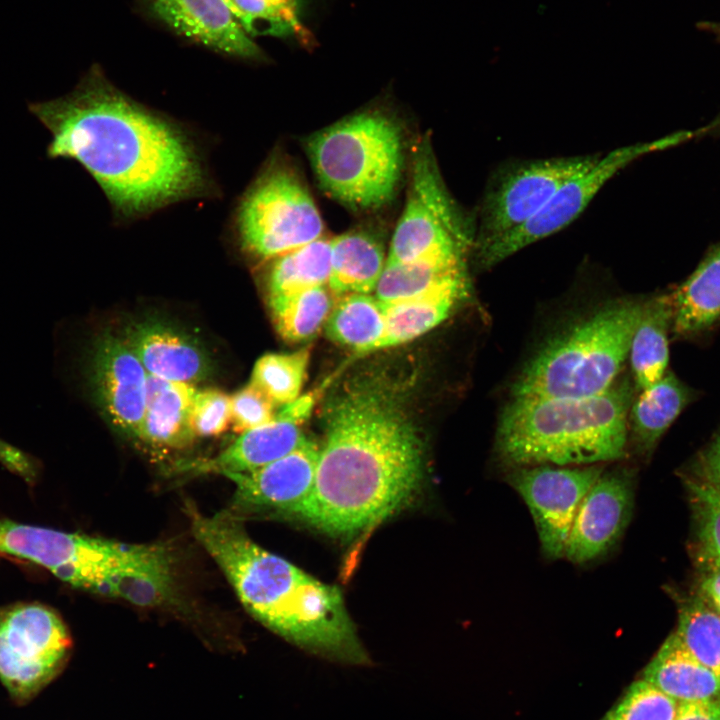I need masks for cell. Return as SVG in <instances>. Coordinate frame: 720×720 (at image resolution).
<instances>
[{"mask_svg": "<svg viewBox=\"0 0 720 720\" xmlns=\"http://www.w3.org/2000/svg\"><path fill=\"white\" fill-rule=\"evenodd\" d=\"M27 107L51 134L47 157L81 165L123 219L213 192L190 135L114 86L98 65L68 94Z\"/></svg>", "mask_w": 720, "mask_h": 720, "instance_id": "obj_1", "label": "cell"}, {"mask_svg": "<svg viewBox=\"0 0 720 720\" xmlns=\"http://www.w3.org/2000/svg\"><path fill=\"white\" fill-rule=\"evenodd\" d=\"M310 494L292 513L319 531L350 539L411 503L425 479L415 426L386 391L357 385L324 414Z\"/></svg>", "mask_w": 720, "mask_h": 720, "instance_id": "obj_2", "label": "cell"}, {"mask_svg": "<svg viewBox=\"0 0 720 720\" xmlns=\"http://www.w3.org/2000/svg\"><path fill=\"white\" fill-rule=\"evenodd\" d=\"M186 512L194 537L259 622L321 658L353 666L371 663L337 586L262 548L242 521L224 511L207 516L188 504Z\"/></svg>", "mask_w": 720, "mask_h": 720, "instance_id": "obj_3", "label": "cell"}, {"mask_svg": "<svg viewBox=\"0 0 720 720\" xmlns=\"http://www.w3.org/2000/svg\"><path fill=\"white\" fill-rule=\"evenodd\" d=\"M0 555L34 563L59 580L140 607L178 603L176 559L166 544H134L0 520Z\"/></svg>", "mask_w": 720, "mask_h": 720, "instance_id": "obj_4", "label": "cell"}, {"mask_svg": "<svg viewBox=\"0 0 720 720\" xmlns=\"http://www.w3.org/2000/svg\"><path fill=\"white\" fill-rule=\"evenodd\" d=\"M633 384L627 377L583 397H512L496 432L498 458L512 468L601 464L625 456Z\"/></svg>", "mask_w": 720, "mask_h": 720, "instance_id": "obj_5", "label": "cell"}, {"mask_svg": "<svg viewBox=\"0 0 720 720\" xmlns=\"http://www.w3.org/2000/svg\"><path fill=\"white\" fill-rule=\"evenodd\" d=\"M643 302L607 301L543 344L513 382L512 397H583L607 390L629 356Z\"/></svg>", "mask_w": 720, "mask_h": 720, "instance_id": "obj_6", "label": "cell"}, {"mask_svg": "<svg viewBox=\"0 0 720 720\" xmlns=\"http://www.w3.org/2000/svg\"><path fill=\"white\" fill-rule=\"evenodd\" d=\"M304 146L319 186L343 206L371 212L395 196L405 139L391 114L378 109L351 114L313 133Z\"/></svg>", "mask_w": 720, "mask_h": 720, "instance_id": "obj_7", "label": "cell"}, {"mask_svg": "<svg viewBox=\"0 0 720 720\" xmlns=\"http://www.w3.org/2000/svg\"><path fill=\"white\" fill-rule=\"evenodd\" d=\"M405 204L393 230L387 261L466 264L476 229L448 192L428 139L413 149Z\"/></svg>", "mask_w": 720, "mask_h": 720, "instance_id": "obj_8", "label": "cell"}, {"mask_svg": "<svg viewBox=\"0 0 720 720\" xmlns=\"http://www.w3.org/2000/svg\"><path fill=\"white\" fill-rule=\"evenodd\" d=\"M233 232L244 253L271 260L324 236V222L296 168L273 156L242 195Z\"/></svg>", "mask_w": 720, "mask_h": 720, "instance_id": "obj_9", "label": "cell"}, {"mask_svg": "<svg viewBox=\"0 0 720 720\" xmlns=\"http://www.w3.org/2000/svg\"><path fill=\"white\" fill-rule=\"evenodd\" d=\"M695 134L681 131L599 155L590 166L568 178L544 207L521 227L475 247L477 264L483 269H490L526 246L563 229L581 214L605 183L628 164L648 153L686 141Z\"/></svg>", "mask_w": 720, "mask_h": 720, "instance_id": "obj_10", "label": "cell"}, {"mask_svg": "<svg viewBox=\"0 0 720 720\" xmlns=\"http://www.w3.org/2000/svg\"><path fill=\"white\" fill-rule=\"evenodd\" d=\"M71 639L61 617L40 603L0 608V680L16 698L32 696L63 664Z\"/></svg>", "mask_w": 720, "mask_h": 720, "instance_id": "obj_11", "label": "cell"}, {"mask_svg": "<svg viewBox=\"0 0 720 720\" xmlns=\"http://www.w3.org/2000/svg\"><path fill=\"white\" fill-rule=\"evenodd\" d=\"M598 157L597 154L536 159L500 168L491 178L479 209L474 248L521 227L568 178Z\"/></svg>", "mask_w": 720, "mask_h": 720, "instance_id": "obj_12", "label": "cell"}, {"mask_svg": "<svg viewBox=\"0 0 720 720\" xmlns=\"http://www.w3.org/2000/svg\"><path fill=\"white\" fill-rule=\"evenodd\" d=\"M603 471L600 464L565 468L541 464L513 468L506 476L531 512L546 558L564 557L577 509Z\"/></svg>", "mask_w": 720, "mask_h": 720, "instance_id": "obj_13", "label": "cell"}, {"mask_svg": "<svg viewBox=\"0 0 720 720\" xmlns=\"http://www.w3.org/2000/svg\"><path fill=\"white\" fill-rule=\"evenodd\" d=\"M87 378L94 399L110 424L138 440L143 422L148 372L123 335L102 331L94 339Z\"/></svg>", "mask_w": 720, "mask_h": 720, "instance_id": "obj_14", "label": "cell"}, {"mask_svg": "<svg viewBox=\"0 0 720 720\" xmlns=\"http://www.w3.org/2000/svg\"><path fill=\"white\" fill-rule=\"evenodd\" d=\"M318 454L317 445L305 440L270 464L228 476L235 490L224 512L242 522L256 516L292 515L311 492Z\"/></svg>", "mask_w": 720, "mask_h": 720, "instance_id": "obj_15", "label": "cell"}, {"mask_svg": "<svg viewBox=\"0 0 720 720\" xmlns=\"http://www.w3.org/2000/svg\"><path fill=\"white\" fill-rule=\"evenodd\" d=\"M634 476L626 468L603 471L575 514L564 557L586 564L607 555L621 539L634 505Z\"/></svg>", "mask_w": 720, "mask_h": 720, "instance_id": "obj_16", "label": "cell"}, {"mask_svg": "<svg viewBox=\"0 0 720 720\" xmlns=\"http://www.w3.org/2000/svg\"><path fill=\"white\" fill-rule=\"evenodd\" d=\"M148 12L179 36L214 52L246 60L263 58L225 0H143Z\"/></svg>", "mask_w": 720, "mask_h": 720, "instance_id": "obj_17", "label": "cell"}, {"mask_svg": "<svg viewBox=\"0 0 720 720\" xmlns=\"http://www.w3.org/2000/svg\"><path fill=\"white\" fill-rule=\"evenodd\" d=\"M123 337L148 374L195 386L212 371L211 360L201 343L165 321L133 322L124 329Z\"/></svg>", "mask_w": 720, "mask_h": 720, "instance_id": "obj_18", "label": "cell"}, {"mask_svg": "<svg viewBox=\"0 0 720 720\" xmlns=\"http://www.w3.org/2000/svg\"><path fill=\"white\" fill-rule=\"evenodd\" d=\"M305 437L299 420L279 413L262 426L246 430L214 457L178 462L173 471L186 475L246 473L270 464L300 446Z\"/></svg>", "mask_w": 720, "mask_h": 720, "instance_id": "obj_19", "label": "cell"}, {"mask_svg": "<svg viewBox=\"0 0 720 720\" xmlns=\"http://www.w3.org/2000/svg\"><path fill=\"white\" fill-rule=\"evenodd\" d=\"M198 389L148 374L146 405L138 441L158 450L188 447L196 438L191 423Z\"/></svg>", "mask_w": 720, "mask_h": 720, "instance_id": "obj_20", "label": "cell"}, {"mask_svg": "<svg viewBox=\"0 0 720 720\" xmlns=\"http://www.w3.org/2000/svg\"><path fill=\"white\" fill-rule=\"evenodd\" d=\"M387 258L383 241L371 230L355 228L331 238L328 289L336 297L371 294Z\"/></svg>", "mask_w": 720, "mask_h": 720, "instance_id": "obj_21", "label": "cell"}, {"mask_svg": "<svg viewBox=\"0 0 720 720\" xmlns=\"http://www.w3.org/2000/svg\"><path fill=\"white\" fill-rule=\"evenodd\" d=\"M641 679L678 703L720 698V676L694 658L674 633L647 664Z\"/></svg>", "mask_w": 720, "mask_h": 720, "instance_id": "obj_22", "label": "cell"}, {"mask_svg": "<svg viewBox=\"0 0 720 720\" xmlns=\"http://www.w3.org/2000/svg\"><path fill=\"white\" fill-rule=\"evenodd\" d=\"M465 278L406 301L382 305L385 331L376 350L409 342L438 326L468 296Z\"/></svg>", "mask_w": 720, "mask_h": 720, "instance_id": "obj_23", "label": "cell"}, {"mask_svg": "<svg viewBox=\"0 0 720 720\" xmlns=\"http://www.w3.org/2000/svg\"><path fill=\"white\" fill-rule=\"evenodd\" d=\"M689 398L688 388L670 371L641 391L628 414V441L637 454L651 455Z\"/></svg>", "mask_w": 720, "mask_h": 720, "instance_id": "obj_24", "label": "cell"}, {"mask_svg": "<svg viewBox=\"0 0 720 720\" xmlns=\"http://www.w3.org/2000/svg\"><path fill=\"white\" fill-rule=\"evenodd\" d=\"M673 314L672 295H658L643 302L629 350L634 382L639 391L653 385L666 373Z\"/></svg>", "mask_w": 720, "mask_h": 720, "instance_id": "obj_25", "label": "cell"}, {"mask_svg": "<svg viewBox=\"0 0 720 720\" xmlns=\"http://www.w3.org/2000/svg\"><path fill=\"white\" fill-rule=\"evenodd\" d=\"M674 335L691 336L720 318V243L672 294Z\"/></svg>", "mask_w": 720, "mask_h": 720, "instance_id": "obj_26", "label": "cell"}, {"mask_svg": "<svg viewBox=\"0 0 720 720\" xmlns=\"http://www.w3.org/2000/svg\"><path fill=\"white\" fill-rule=\"evenodd\" d=\"M327 337L356 352H371L385 331L382 304L371 294L338 297L324 324Z\"/></svg>", "mask_w": 720, "mask_h": 720, "instance_id": "obj_27", "label": "cell"}, {"mask_svg": "<svg viewBox=\"0 0 720 720\" xmlns=\"http://www.w3.org/2000/svg\"><path fill=\"white\" fill-rule=\"evenodd\" d=\"M331 238H321L271 259L267 274L268 297L327 286Z\"/></svg>", "mask_w": 720, "mask_h": 720, "instance_id": "obj_28", "label": "cell"}, {"mask_svg": "<svg viewBox=\"0 0 720 720\" xmlns=\"http://www.w3.org/2000/svg\"><path fill=\"white\" fill-rule=\"evenodd\" d=\"M465 278H468L466 264L387 261L374 292L382 305H390L422 296Z\"/></svg>", "mask_w": 720, "mask_h": 720, "instance_id": "obj_29", "label": "cell"}, {"mask_svg": "<svg viewBox=\"0 0 720 720\" xmlns=\"http://www.w3.org/2000/svg\"><path fill=\"white\" fill-rule=\"evenodd\" d=\"M327 286L269 296L273 323L279 335L289 342L314 336L324 326L334 305Z\"/></svg>", "mask_w": 720, "mask_h": 720, "instance_id": "obj_30", "label": "cell"}, {"mask_svg": "<svg viewBox=\"0 0 720 720\" xmlns=\"http://www.w3.org/2000/svg\"><path fill=\"white\" fill-rule=\"evenodd\" d=\"M674 634L694 658L720 676V613L703 597L681 604Z\"/></svg>", "mask_w": 720, "mask_h": 720, "instance_id": "obj_31", "label": "cell"}, {"mask_svg": "<svg viewBox=\"0 0 720 720\" xmlns=\"http://www.w3.org/2000/svg\"><path fill=\"white\" fill-rule=\"evenodd\" d=\"M309 359L308 348L286 354L267 353L255 362L249 383L276 406H285L299 398Z\"/></svg>", "mask_w": 720, "mask_h": 720, "instance_id": "obj_32", "label": "cell"}, {"mask_svg": "<svg viewBox=\"0 0 720 720\" xmlns=\"http://www.w3.org/2000/svg\"><path fill=\"white\" fill-rule=\"evenodd\" d=\"M694 522L693 552L704 572L720 569V494L698 481H687Z\"/></svg>", "mask_w": 720, "mask_h": 720, "instance_id": "obj_33", "label": "cell"}, {"mask_svg": "<svg viewBox=\"0 0 720 720\" xmlns=\"http://www.w3.org/2000/svg\"><path fill=\"white\" fill-rule=\"evenodd\" d=\"M244 30L255 36L284 37L301 26L303 0H225Z\"/></svg>", "mask_w": 720, "mask_h": 720, "instance_id": "obj_34", "label": "cell"}, {"mask_svg": "<svg viewBox=\"0 0 720 720\" xmlns=\"http://www.w3.org/2000/svg\"><path fill=\"white\" fill-rule=\"evenodd\" d=\"M679 703L640 679L634 681L601 720H675Z\"/></svg>", "mask_w": 720, "mask_h": 720, "instance_id": "obj_35", "label": "cell"}, {"mask_svg": "<svg viewBox=\"0 0 720 720\" xmlns=\"http://www.w3.org/2000/svg\"><path fill=\"white\" fill-rule=\"evenodd\" d=\"M192 429L195 436H216L232 424L231 396L218 389H202L194 398Z\"/></svg>", "mask_w": 720, "mask_h": 720, "instance_id": "obj_36", "label": "cell"}, {"mask_svg": "<svg viewBox=\"0 0 720 720\" xmlns=\"http://www.w3.org/2000/svg\"><path fill=\"white\" fill-rule=\"evenodd\" d=\"M276 405L258 388L248 384L231 396L232 426L242 433L273 421Z\"/></svg>", "mask_w": 720, "mask_h": 720, "instance_id": "obj_37", "label": "cell"}, {"mask_svg": "<svg viewBox=\"0 0 720 720\" xmlns=\"http://www.w3.org/2000/svg\"><path fill=\"white\" fill-rule=\"evenodd\" d=\"M0 464L32 484L40 475V461L0 437Z\"/></svg>", "mask_w": 720, "mask_h": 720, "instance_id": "obj_38", "label": "cell"}, {"mask_svg": "<svg viewBox=\"0 0 720 720\" xmlns=\"http://www.w3.org/2000/svg\"><path fill=\"white\" fill-rule=\"evenodd\" d=\"M675 720H720V698L679 703Z\"/></svg>", "mask_w": 720, "mask_h": 720, "instance_id": "obj_39", "label": "cell"}, {"mask_svg": "<svg viewBox=\"0 0 720 720\" xmlns=\"http://www.w3.org/2000/svg\"><path fill=\"white\" fill-rule=\"evenodd\" d=\"M700 482L720 494V434L702 457Z\"/></svg>", "mask_w": 720, "mask_h": 720, "instance_id": "obj_40", "label": "cell"}, {"mask_svg": "<svg viewBox=\"0 0 720 720\" xmlns=\"http://www.w3.org/2000/svg\"><path fill=\"white\" fill-rule=\"evenodd\" d=\"M702 597L713 604L720 600V569L706 572L700 585Z\"/></svg>", "mask_w": 720, "mask_h": 720, "instance_id": "obj_41", "label": "cell"}, {"mask_svg": "<svg viewBox=\"0 0 720 720\" xmlns=\"http://www.w3.org/2000/svg\"><path fill=\"white\" fill-rule=\"evenodd\" d=\"M698 27L713 34L715 39L720 42V23L705 21L698 23Z\"/></svg>", "mask_w": 720, "mask_h": 720, "instance_id": "obj_42", "label": "cell"}, {"mask_svg": "<svg viewBox=\"0 0 720 720\" xmlns=\"http://www.w3.org/2000/svg\"><path fill=\"white\" fill-rule=\"evenodd\" d=\"M720 129V114L705 130Z\"/></svg>", "mask_w": 720, "mask_h": 720, "instance_id": "obj_43", "label": "cell"}, {"mask_svg": "<svg viewBox=\"0 0 720 720\" xmlns=\"http://www.w3.org/2000/svg\"><path fill=\"white\" fill-rule=\"evenodd\" d=\"M710 605L713 606L720 613V600Z\"/></svg>", "mask_w": 720, "mask_h": 720, "instance_id": "obj_44", "label": "cell"}]
</instances>
